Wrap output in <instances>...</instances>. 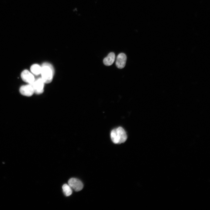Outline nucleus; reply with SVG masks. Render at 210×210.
Wrapping results in <instances>:
<instances>
[{
	"label": "nucleus",
	"instance_id": "f257e3e1",
	"mask_svg": "<svg viewBox=\"0 0 210 210\" xmlns=\"http://www.w3.org/2000/svg\"><path fill=\"white\" fill-rule=\"evenodd\" d=\"M110 135L112 141L115 144L124 143L127 138L125 131L120 127L113 129L111 131Z\"/></svg>",
	"mask_w": 210,
	"mask_h": 210
},
{
	"label": "nucleus",
	"instance_id": "7ed1b4c3",
	"mask_svg": "<svg viewBox=\"0 0 210 210\" xmlns=\"http://www.w3.org/2000/svg\"><path fill=\"white\" fill-rule=\"evenodd\" d=\"M44 82L41 78L35 80L32 83L30 84L33 87L34 93L40 94L44 91Z\"/></svg>",
	"mask_w": 210,
	"mask_h": 210
},
{
	"label": "nucleus",
	"instance_id": "39448f33",
	"mask_svg": "<svg viewBox=\"0 0 210 210\" xmlns=\"http://www.w3.org/2000/svg\"><path fill=\"white\" fill-rule=\"evenodd\" d=\"M127 60V56L123 53L119 54L117 57L116 65L119 69H122L124 67Z\"/></svg>",
	"mask_w": 210,
	"mask_h": 210
},
{
	"label": "nucleus",
	"instance_id": "423d86ee",
	"mask_svg": "<svg viewBox=\"0 0 210 210\" xmlns=\"http://www.w3.org/2000/svg\"><path fill=\"white\" fill-rule=\"evenodd\" d=\"M20 92L22 95L27 97L31 96L34 93L33 87L29 84L21 86L20 89Z\"/></svg>",
	"mask_w": 210,
	"mask_h": 210
},
{
	"label": "nucleus",
	"instance_id": "9d476101",
	"mask_svg": "<svg viewBox=\"0 0 210 210\" xmlns=\"http://www.w3.org/2000/svg\"><path fill=\"white\" fill-rule=\"evenodd\" d=\"M63 192L65 195L67 196H70L72 193V189L67 184H64L62 187Z\"/></svg>",
	"mask_w": 210,
	"mask_h": 210
},
{
	"label": "nucleus",
	"instance_id": "1a4fd4ad",
	"mask_svg": "<svg viewBox=\"0 0 210 210\" xmlns=\"http://www.w3.org/2000/svg\"><path fill=\"white\" fill-rule=\"evenodd\" d=\"M41 67L37 64L32 65L31 67L30 70L34 74L37 75L41 74Z\"/></svg>",
	"mask_w": 210,
	"mask_h": 210
},
{
	"label": "nucleus",
	"instance_id": "0eeeda50",
	"mask_svg": "<svg viewBox=\"0 0 210 210\" xmlns=\"http://www.w3.org/2000/svg\"><path fill=\"white\" fill-rule=\"evenodd\" d=\"M21 76L22 80L29 84L32 83L35 80L33 74L27 70L23 71L21 73Z\"/></svg>",
	"mask_w": 210,
	"mask_h": 210
},
{
	"label": "nucleus",
	"instance_id": "f03ea898",
	"mask_svg": "<svg viewBox=\"0 0 210 210\" xmlns=\"http://www.w3.org/2000/svg\"><path fill=\"white\" fill-rule=\"evenodd\" d=\"M41 78L44 83H50L53 79L54 74L53 67L49 63H44L41 67Z\"/></svg>",
	"mask_w": 210,
	"mask_h": 210
},
{
	"label": "nucleus",
	"instance_id": "20e7f679",
	"mask_svg": "<svg viewBox=\"0 0 210 210\" xmlns=\"http://www.w3.org/2000/svg\"><path fill=\"white\" fill-rule=\"evenodd\" d=\"M68 185L72 189L76 191H79L82 189L83 185L79 180L76 178H72L68 181Z\"/></svg>",
	"mask_w": 210,
	"mask_h": 210
},
{
	"label": "nucleus",
	"instance_id": "6e6552de",
	"mask_svg": "<svg viewBox=\"0 0 210 210\" xmlns=\"http://www.w3.org/2000/svg\"><path fill=\"white\" fill-rule=\"evenodd\" d=\"M115 59V55L113 52H111L103 60L104 64L107 66H111L114 62Z\"/></svg>",
	"mask_w": 210,
	"mask_h": 210
}]
</instances>
